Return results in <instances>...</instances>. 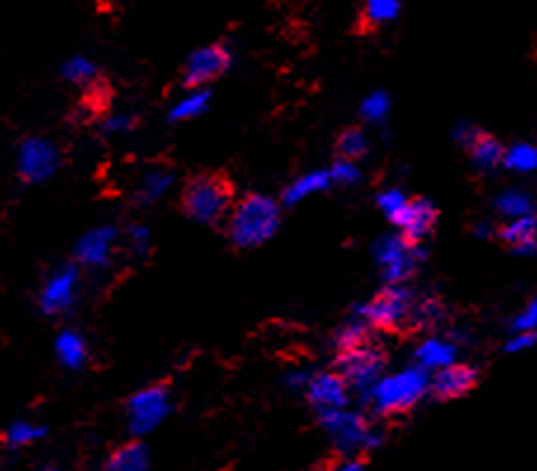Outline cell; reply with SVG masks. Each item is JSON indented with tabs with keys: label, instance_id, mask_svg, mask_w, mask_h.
I'll return each instance as SVG.
<instances>
[{
	"label": "cell",
	"instance_id": "15",
	"mask_svg": "<svg viewBox=\"0 0 537 471\" xmlns=\"http://www.w3.org/2000/svg\"><path fill=\"white\" fill-rule=\"evenodd\" d=\"M500 241L509 245L512 250H535L537 248V222L530 217L519 215L514 222L505 224V227L497 229Z\"/></svg>",
	"mask_w": 537,
	"mask_h": 471
},
{
	"label": "cell",
	"instance_id": "18",
	"mask_svg": "<svg viewBox=\"0 0 537 471\" xmlns=\"http://www.w3.org/2000/svg\"><path fill=\"white\" fill-rule=\"evenodd\" d=\"M420 358L427 366H446L450 358H453V349L441 342H427L420 349Z\"/></svg>",
	"mask_w": 537,
	"mask_h": 471
},
{
	"label": "cell",
	"instance_id": "6",
	"mask_svg": "<svg viewBox=\"0 0 537 471\" xmlns=\"http://www.w3.org/2000/svg\"><path fill=\"white\" fill-rule=\"evenodd\" d=\"M389 222L401 231L399 236L403 241L417 248V245L434 231L436 222H439V210H436V205L427 201V198L413 196L406 198L399 208L389 212Z\"/></svg>",
	"mask_w": 537,
	"mask_h": 471
},
{
	"label": "cell",
	"instance_id": "4",
	"mask_svg": "<svg viewBox=\"0 0 537 471\" xmlns=\"http://www.w3.org/2000/svg\"><path fill=\"white\" fill-rule=\"evenodd\" d=\"M281 224L278 203L269 196L245 194L234 203V208L222 224V234L236 250H250L269 241Z\"/></svg>",
	"mask_w": 537,
	"mask_h": 471
},
{
	"label": "cell",
	"instance_id": "5",
	"mask_svg": "<svg viewBox=\"0 0 537 471\" xmlns=\"http://www.w3.org/2000/svg\"><path fill=\"white\" fill-rule=\"evenodd\" d=\"M424 389H427L424 373H420V370H406V373L394 375L377 384L375 406L382 417L406 415L420 401Z\"/></svg>",
	"mask_w": 537,
	"mask_h": 471
},
{
	"label": "cell",
	"instance_id": "16",
	"mask_svg": "<svg viewBox=\"0 0 537 471\" xmlns=\"http://www.w3.org/2000/svg\"><path fill=\"white\" fill-rule=\"evenodd\" d=\"M399 10V0H366L361 17H358V33H370L377 26L389 22Z\"/></svg>",
	"mask_w": 537,
	"mask_h": 471
},
{
	"label": "cell",
	"instance_id": "13",
	"mask_svg": "<svg viewBox=\"0 0 537 471\" xmlns=\"http://www.w3.org/2000/svg\"><path fill=\"white\" fill-rule=\"evenodd\" d=\"M149 457H147V448L139 439H130L123 441L121 446H116L111 450L109 457H106L104 469L109 471H139L147 469Z\"/></svg>",
	"mask_w": 537,
	"mask_h": 471
},
{
	"label": "cell",
	"instance_id": "1",
	"mask_svg": "<svg viewBox=\"0 0 537 471\" xmlns=\"http://www.w3.org/2000/svg\"><path fill=\"white\" fill-rule=\"evenodd\" d=\"M236 201V182L229 172L203 168L184 177L177 210L189 220L208 224V227L220 231Z\"/></svg>",
	"mask_w": 537,
	"mask_h": 471
},
{
	"label": "cell",
	"instance_id": "9",
	"mask_svg": "<svg viewBox=\"0 0 537 471\" xmlns=\"http://www.w3.org/2000/svg\"><path fill=\"white\" fill-rule=\"evenodd\" d=\"M481 377L479 370L467 366V363H446L439 373L434 375L432 384H429V391L436 401H455V398H462L479 387Z\"/></svg>",
	"mask_w": 537,
	"mask_h": 471
},
{
	"label": "cell",
	"instance_id": "12",
	"mask_svg": "<svg viewBox=\"0 0 537 471\" xmlns=\"http://www.w3.org/2000/svg\"><path fill=\"white\" fill-rule=\"evenodd\" d=\"M464 149L469 151V156L474 158V163L479 165V168H486V170L500 165L507 156V151L500 144V139L479 128L467 130V137H464Z\"/></svg>",
	"mask_w": 537,
	"mask_h": 471
},
{
	"label": "cell",
	"instance_id": "3",
	"mask_svg": "<svg viewBox=\"0 0 537 471\" xmlns=\"http://www.w3.org/2000/svg\"><path fill=\"white\" fill-rule=\"evenodd\" d=\"M432 309V302H417L408 288L399 283H389L366 304L363 318L370 328L380 330V333L406 337L417 333L429 321Z\"/></svg>",
	"mask_w": 537,
	"mask_h": 471
},
{
	"label": "cell",
	"instance_id": "10",
	"mask_svg": "<svg viewBox=\"0 0 537 471\" xmlns=\"http://www.w3.org/2000/svg\"><path fill=\"white\" fill-rule=\"evenodd\" d=\"M351 384L337 373V370H326V373H318L314 380L309 382L307 398L311 406L321 410H337L347 403Z\"/></svg>",
	"mask_w": 537,
	"mask_h": 471
},
{
	"label": "cell",
	"instance_id": "8",
	"mask_svg": "<svg viewBox=\"0 0 537 471\" xmlns=\"http://www.w3.org/2000/svg\"><path fill=\"white\" fill-rule=\"evenodd\" d=\"M168 391L170 380H163L158 384H151V387L139 391L135 396H130V429L135 431V434H142V431L156 427V424L161 422L165 410H168Z\"/></svg>",
	"mask_w": 537,
	"mask_h": 471
},
{
	"label": "cell",
	"instance_id": "2",
	"mask_svg": "<svg viewBox=\"0 0 537 471\" xmlns=\"http://www.w3.org/2000/svg\"><path fill=\"white\" fill-rule=\"evenodd\" d=\"M373 330L368 323H361L349 325L337 335V351L330 368L337 370L351 387H366L387 368V349Z\"/></svg>",
	"mask_w": 537,
	"mask_h": 471
},
{
	"label": "cell",
	"instance_id": "21",
	"mask_svg": "<svg viewBox=\"0 0 537 471\" xmlns=\"http://www.w3.org/2000/svg\"><path fill=\"white\" fill-rule=\"evenodd\" d=\"M516 325H519L521 330H533L535 328V325H537V300L530 304L528 311L519 318V323H516Z\"/></svg>",
	"mask_w": 537,
	"mask_h": 471
},
{
	"label": "cell",
	"instance_id": "20",
	"mask_svg": "<svg viewBox=\"0 0 537 471\" xmlns=\"http://www.w3.org/2000/svg\"><path fill=\"white\" fill-rule=\"evenodd\" d=\"M502 208H505V212H512V215H526V212L530 210V203L523 196L512 194V196L502 198Z\"/></svg>",
	"mask_w": 537,
	"mask_h": 471
},
{
	"label": "cell",
	"instance_id": "17",
	"mask_svg": "<svg viewBox=\"0 0 537 471\" xmlns=\"http://www.w3.org/2000/svg\"><path fill=\"white\" fill-rule=\"evenodd\" d=\"M111 95H114V92H111V85H106L104 81L90 83L88 90H85V95H83L85 111H88L90 116L104 114V111L111 106Z\"/></svg>",
	"mask_w": 537,
	"mask_h": 471
},
{
	"label": "cell",
	"instance_id": "19",
	"mask_svg": "<svg viewBox=\"0 0 537 471\" xmlns=\"http://www.w3.org/2000/svg\"><path fill=\"white\" fill-rule=\"evenodd\" d=\"M505 161L509 168H516V170H533L537 168V149L533 147H516L509 151V154L505 156Z\"/></svg>",
	"mask_w": 537,
	"mask_h": 471
},
{
	"label": "cell",
	"instance_id": "22",
	"mask_svg": "<svg viewBox=\"0 0 537 471\" xmlns=\"http://www.w3.org/2000/svg\"><path fill=\"white\" fill-rule=\"evenodd\" d=\"M535 340H537V333H528V335L519 337V340H516V342H514L512 347H509V349H521V347H528V344H533Z\"/></svg>",
	"mask_w": 537,
	"mask_h": 471
},
{
	"label": "cell",
	"instance_id": "11",
	"mask_svg": "<svg viewBox=\"0 0 537 471\" xmlns=\"http://www.w3.org/2000/svg\"><path fill=\"white\" fill-rule=\"evenodd\" d=\"M417 248L408 245L403 238H394L389 241L387 250L382 252V264H384V278L387 283H403L406 278L413 276L417 257H415Z\"/></svg>",
	"mask_w": 537,
	"mask_h": 471
},
{
	"label": "cell",
	"instance_id": "7",
	"mask_svg": "<svg viewBox=\"0 0 537 471\" xmlns=\"http://www.w3.org/2000/svg\"><path fill=\"white\" fill-rule=\"evenodd\" d=\"M231 66V52L224 43H212L208 48L196 50L187 59V66L182 71V88L184 90H201L208 88L215 81L227 74Z\"/></svg>",
	"mask_w": 537,
	"mask_h": 471
},
{
	"label": "cell",
	"instance_id": "14",
	"mask_svg": "<svg viewBox=\"0 0 537 471\" xmlns=\"http://www.w3.org/2000/svg\"><path fill=\"white\" fill-rule=\"evenodd\" d=\"M335 158L340 163H356L368 154V142L361 125H347L335 135L333 142Z\"/></svg>",
	"mask_w": 537,
	"mask_h": 471
}]
</instances>
